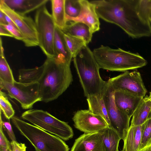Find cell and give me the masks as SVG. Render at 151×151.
I'll list each match as a JSON object with an SVG mask.
<instances>
[{
    "label": "cell",
    "instance_id": "cell-1",
    "mask_svg": "<svg viewBox=\"0 0 151 151\" xmlns=\"http://www.w3.org/2000/svg\"><path fill=\"white\" fill-rule=\"evenodd\" d=\"M71 62L61 56L47 58L40 66L19 69V82H37L42 101H53L67 89L73 81Z\"/></svg>",
    "mask_w": 151,
    "mask_h": 151
},
{
    "label": "cell",
    "instance_id": "cell-2",
    "mask_svg": "<svg viewBox=\"0 0 151 151\" xmlns=\"http://www.w3.org/2000/svg\"><path fill=\"white\" fill-rule=\"evenodd\" d=\"M100 18L115 24L132 38L151 36L150 18L142 9L140 0H105L99 11Z\"/></svg>",
    "mask_w": 151,
    "mask_h": 151
},
{
    "label": "cell",
    "instance_id": "cell-3",
    "mask_svg": "<svg viewBox=\"0 0 151 151\" xmlns=\"http://www.w3.org/2000/svg\"><path fill=\"white\" fill-rule=\"evenodd\" d=\"M74 67L87 97L101 93L106 81L99 73V68L92 51L87 45L73 58Z\"/></svg>",
    "mask_w": 151,
    "mask_h": 151
},
{
    "label": "cell",
    "instance_id": "cell-4",
    "mask_svg": "<svg viewBox=\"0 0 151 151\" xmlns=\"http://www.w3.org/2000/svg\"><path fill=\"white\" fill-rule=\"evenodd\" d=\"M92 52L99 68L111 71L126 72L143 67L147 63L139 54L119 48L101 45Z\"/></svg>",
    "mask_w": 151,
    "mask_h": 151
},
{
    "label": "cell",
    "instance_id": "cell-5",
    "mask_svg": "<svg viewBox=\"0 0 151 151\" xmlns=\"http://www.w3.org/2000/svg\"><path fill=\"white\" fill-rule=\"evenodd\" d=\"M13 124L34 147L35 151H69L68 146L60 138L14 116Z\"/></svg>",
    "mask_w": 151,
    "mask_h": 151
},
{
    "label": "cell",
    "instance_id": "cell-6",
    "mask_svg": "<svg viewBox=\"0 0 151 151\" xmlns=\"http://www.w3.org/2000/svg\"><path fill=\"white\" fill-rule=\"evenodd\" d=\"M21 117L23 120L64 140H68L73 136V129L67 122L46 111L31 109L24 112Z\"/></svg>",
    "mask_w": 151,
    "mask_h": 151
},
{
    "label": "cell",
    "instance_id": "cell-7",
    "mask_svg": "<svg viewBox=\"0 0 151 151\" xmlns=\"http://www.w3.org/2000/svg\"><path fill=\"white\" fill-rule=\"evenodd\" d=\"M34 21L38 34L39 46L47 58L57 56L54 44L56 25L45 5L37 10Z\"/></svg>",
    "mask_w": 151,
    "mask_h": 151
},
{
    "label": "cell",
    "instance_id": "cell-8",
    "mask_svg": "<svg viewBox=\"0 0 151 151\" xmlns=\"http://www.w3.org/2000/svg\"><path fill=\"white\" fill-rule=\"evenodd\" d=\"M0 87L6 91L10 97L19 102L23 109H31L35 103L42 101L37 82L22 83L15 81L12 83L0 81Z\"/></svg>",
    "mask_w": 151,
    "mask_h": 151
},
{
    "label": "cell",
    "instance_id": "cell-9",
    "mask_svg": "<svg viewBox=\"0 0 151 151\" xmlns=\"http://www.w3.org/2000/svg\"><path fill=\"white\" fill-rule=\"evenodd\" d=\"M114 92L112 87L106 81L102 93L109 119V127L116 132L124 141L129 127L130 118L116 106Z\"/></svg>",
    "mask_w": 151,
    "mask_h": 151
},
{
    "label": "cell",
    "instance_id": "cell-10",
    "mask_svg": "<svg viewBox=\"0 0 151 151\" xmlns=\"http://www.w3.org/2000/svg\"><path fill=\"white\" fill-rule=\"evenodd\" d=\"M0 10L15 23L23 37L22 41L27 47L39 46L38 34L35 24L30 17L19 14L9 8L3 0H0Z\"/></svg>",
    "mask_w": 151,
    "mask_h": 151
},
{
    "label": "cell",
    "instance_id": "cell-11",
    "mask_svg": "<svg viewBox=\"0 0 151 151\" xmlns=\"http://www.w3.org/2000/svg\"><path fill=\"white\" fill-rule=\"evenodd\" d=\"M114 91H126L144 98L147 91L139 72L126 71L107 81Z\"/></svg>",
    "mask_w": 151,
    "mask_h": 151
},
{
    "label": "cell",
    "instance_id": "cell-12",
    "mask_svg": "<svg viewBox=\"0 0 151 151\" xmlns=\"http://www.w3.org/2000/svg\"><path fill=\"white\" fill-rule=\"evenodd\" d=\"M72 119L75 127L84 133L99 132L109 127L102 117L88 109L77 111L74 113Z\"/></svg>",
    "mask_w": 151,
    "mask_h": 151
},
{
    "label": "cell",
    "instance_id": "cell-13",
    "mask_svg": "<svg viewBox=\"0 0 151 151\" xmlns=\"http://www.w3.org/2000/svg\"><path fill=\"white\" fill-rule=\"evenodd\" d=\"M79 2L81 6L80 14L76 18L66 17L67 22L73 21L83 23L89 27L92 34L99 31L100 29V22L95 5L86 0H79Z\"/></svg>",
    "mask_w": 151,
    "mask_h": 151
},
{
    "label": "cell",
    "instance_id": "cell-14",
    "mask_svg": "<svg viewBox=\"0 0 151 151\" xmlns=\"http://www.w3.org/2000/svg\"><path fill=\"white\" fill-rule=\"evenodd\" d=\"M114 98L117 107L130 118L144 98L120 90L114 91Z\"/></svg>",
    "mask_w": 151,
    "mask_h": 151
},
{
    "label": "cell",
    "instance_id": "cell-15",
    "mask_svg": "<svg viewBox=\"0 0 151 151\" xmlns=\"http://www.w3.org/2000/svg\"><path fill=\"white\" fill-rule=\"evenodd\" d=\"M70 151H105L99 132L84 133L76 139Z\"/></svg>",
    "mask_w": 151,
    "mask_h": 151
},
{
    "label": "cell",
    "instance_id": "cell-16",
    "mask_svg": "<svg viewBox=\"0 0 151 151\" xmlns=\"http://www.w3.org/2000/svg\"><path fill=\"white\" fill-rule=\"evenodd\" d=\"M5 4L16 12L26 15L45 5L49 0H3Z\"/></svg>",
    "mask_w": 151,
    "mask_h": 151
},
{
    "label": "cell",
    "instance_id": "cell-17",
    "mask_svg": "<svg viewBox=\"0 0 151 151\" xmlns=\"http://www.w3.org/2000/svg\"><path fill=\"white\" fill-rule=\"evenodd\" d=\"M62 30L65 34L82 39L87 45L91 41L93 34L89 27L83 23L69 21Z\"/></svg>",
    "mask_w": 151,
    "mask_h": 151
},
{
    "label": "cell",
    "instance_id": "cell-18",
    "mask_svg": "<svg viewBox=\"0 0 151 151\" xmlns=\"http://www.w3.org/2000/svg\"><path fill=\"white\" fill-rule=\"evenodd\" d=\"M141 125L129 126L127 131L122 150L139 151L141 139Z\"/></svg>",
    "mask_w": 151,
    "mask_h": 151
},
{
    "label": "cell",
    "instance_id": "cell-19",
    "mask_svg": "<svg viewBox=\"0 0 151 151\" xmlns=\"http://www.w3.org/2000/svg\"><path fill=\"white\" fill-rule=\"evenodd\" d=\"M151 110V100L144 98L132 115L130 126L141 125L148 119Z\"/></svg>",
    "mask_w": 151,
    "mask_h": 151
},
{
    "label": "cell",
    "instance_id": "cell-20",
    "mask_svg": "<svg viewBox=\"0 0 151 151\" xmlns=\"http://www.w3.org/2000/svg\"><path fill=\"white\" fill-rule=\"evenodd\" d=\"M88 109L93 113L102 117L110 124L109 119L103 99L102 92L100 94L87 98Z\"/></svg>",
    "mask_w": 151,
    "mask_h": 151
},
{
    "label": "cell",
    "instance_id": "cell-21",
    "mask_svg": "<svg viewBox=\"0 0 151 151\" xmlns=\"http://www.w3.org/2000/svg\"><path fill=\"white\" fill-rule=\"evenodd\" d=\"M52 15L55 25L62 30L67 23L65 0H51Z\"/></svg>",
    "mask_w": 151,
    "mask_h": 151
},
{
    "label": "cell",
    "instance_id": "cell-22",
    "mask_svg": "<svg viewBox=\"0 0 151 151\" xmlns=\"http://www.w3.org/2000/svg\"><path fill=\"white\" fill-rule=\"evenodd\" d=\"M99 132L105 151H119V145L121 139L116 132L108 127Z\"/></svg>",
    "mask_w": 151,
    "mask_h": 151
},
{
    "label": "cell",
    "instance_id": "cell-23",
    "mask_svg": "<svg viewBox=\"0 0 151 151\" xmlns=\"http://www.w3.org/2000/svg\"><path fill=\"white\" fill-rule=\"evenodd\" d=\"M54 44L57 56H62L71 62L73 58L66 45L64 37V33L56 26L55 31Z\"/></svg>",
    "mask_w": 151,
    "mask_h": 151
},
{
    "label": "cell",
    "instance_id": "cell-24",
    "mask_svg": "<svg viewBox=\"0 0 151 151\" xmlns=\"http://www.w3.org/2000/svg\"><path fill=\"white\" fill-rule=\"evenodd\" d=\"M0 45V81L13 83L15 80L12 70L5 58L1 37Z\"/></svg>",
    "mask_w": 151,
    "mask_h": 151
},
{
    "label": "cell",
    "instance_id": "cell-25",
    "mask_svg": "<svg viewBox=\"0 0 151 151\" xmlns=\"http://www.w3.org/2000/svg\"><path fill=\"white\" fill-rule=\"evenodd\" d=\"M64 37L68 49L73 58L87 45L82 39L64 33Z\"/></svg>",
    "mask_w": 151,
    "mask_h": 151
},
{
    "label": "cell",
    "instance_id": "cell-26",
    "mask_svg": "<svg viewBox=\"0 0 151 151\" xmlns=\"http://www.w3.org/2000/svg\"><path fill=\"white\" fill-rule=\"evenodd\" d=\"M0 111L2 112L6 118L8 120L14 116L15 111L8 99L7 94L0 90Z\"/></svg>",
    "mask_w": 151,
    "mask_h": 151
},
{
    "label": "cell",
    "instance_id": "cell-27",
    "mask_svg": "<svg viewBox=\"0 0 151 151\" xmlns=\"http://www.w3.org/2000/svg\"><path fill=\"white\" fill-rule=\"evenodd\" d=\"M141 139L139 151H141L151 141V118L141 125Z\"/></svg>",
    "mask_w": 151,
    "mask_h": 151
},
{
    "label": "cell",
    "instance_id": "cell-28",
    "mask_svg": "<svg viewBox=\"0 0 151 151\" xmlns=\"http://www.w3.org/2000/svg\"><path fill=\"white\" fill-rule=\"evenodd\" d=\"M65 9L66 17H77L81 11L79 0H65Z\"/></svg>",
    "mask_w": 151,
    "mask_h": 151
},
{
    "label": "cell",
    "instance_id": "cell-29",
    "mask_svg": "<svg viewBox=\"0 0 151 151\" xmlns=\"http://www.w3.org/2000/svg\"><path fill=\"white\" fill-rule=\"evenodd\" d=\"M0 124L2 126L3 128L6 131L9 138L11 141H17L9 120L3 121L2 119L1 114Z\"/></svg>",
    "mask_w": 151,
    "mask_h": 151
},
{
    "label": "cell",
    "instance_id": "cell-30",
    "mask_svg": "<svg viewBox=\"0 0 151 151\" xmlns=\"http://www.w3.org/2000/svg\"><path fill=\"white\" fill-rule=\"evenodd\" d=\"M7 29L16 39L22 41L23 37L20 32L13 26L9 24L0 25Z\"/></svg>",
    "mask_w": 151,
    "mask_h": 151
},
{
    "label": "cell",
    "instance_id": "cell-31",
    "mask_svg": "<svg viewBox=\"0 0 151 151\" xmlns=\"http://www.w3.org/2000/svg\"><path fill=\"white\" fill-rule=\"evenodd\" d=\"M11 142L6 137L3 130L2 126L0 124V147L10 149Z\"/></svg>",
    "mask_w": 151,
    "mask_h": 151
},
{
    "label": "cell",
    "instance_id": "cell-32",
    "mask_svg": "<svg viewBox=\"0 0 151 151\" xmlns=\"http://www.w3.org/2000/svg\"><path fill=\"white\" fill-rule=\"evenodd\" d=\"M11 142L10 151H26L27 147L24 143L13 141Z\"/></svg>",
    "mask_w": 151,
    "mask_h": 151
},
{
    "label": "cell",
    "instance_id": "cell-33",
    "mask_svg": "<svg viewBox=\"0 0 151 151\" xmlns=\"http://www.w3.org/2000/svg\"><path fill=\"white\" fill-rule=\"evenodd\" d=\"M0 35L13 37V36L7 29L0 25Z\"/></svg>",
    "mask_w": 151,
    "mask_h": 151
},
{
    "label": "cell",
    "instance_id": "cell-34",
    "mask_svg": "<svg viewBox=\"0 0 151 151\" xmlns=\"http://www.w3.org/2000/svg\"><path fill=\"white\" fill-rule=\"evenodd\" d=\"M6 14L0 10V25L7 24L5 18Z\"/></svg>",
    "mask_w": 151,
    "mask_h": 151
},
{
    "label": "cell",
    "instance_id": "cell-35",
    "mask_svg": "<svg viewBox=\"0 0 151 151\" xmlns=\"http://www.w3.org/2000/svg\"><path fill=\"white\" fill-rule=\"evenodd\" d=\"M6 19L8 24L10 25L13 27L19 30L17 27L14 22L6 14L5 15Z\"/></svg>",
    "mask_w": 151,
    "mask_h": 151
},
{
    "label": "cell",
    "instance_id": "cell-36",
    "mask_svg": "<svg viewBox=\"0 0 151 151\" xmlns=\"http://www.w3.org/2000/svg\"><path fill=\"white\" fill-rule=\"evenodd\" d=\"M140 151H151V142Z\"/></svg>",
    "mask_w": 151,
    "mask_h": 151
},
{
    "label": "cell",
    "instance_id": "cell-37",
    "mask_svg": "<svg viewBox=\"0 0 151 151\" xmlns=\"http://www.w3.org/2000/svg\"><path fill=\"white\" fill-rule=\"evenodd\" d=\"M0 151H10V149L4 148V147H0Z\"/></svg>",
    "mask_w": 151,
    "mask_h": 151
},
{
    "label": "cell",
    "instance_id": "cell-38",
    "mask_svg": "<svg viewBox=\"0 0 151 151\" xmlns=\"http://www.w3.org/2000/svg\"><path fill=\"white\" fill-rule=\"evenodd\" d=\"M148 97L151 100V91L150 93L149 96Z\"/></svg>",
    "mask_w": 151,
    "mask_h": 151
},
{
    "label": "cell",
    "instance_id": "cell-39",
    "mask_svg": "<svg viewBox=\"0 0 151 151\" xmlns=\"http://www.w3.org/2000/svg\"><path fill=\"white\" fill-rule=\"evenodd\" d=\"M150 118H151V111H150V115H149V119Z\"/></svg>",
    "mask_w": 151,
    "mask_h": 151
},
{
    "label": "cell",
    "instance_id": "cell-40",
    "mask_svg": "<svg viewBox=\"0 0 151 151\" xmlns=\"http://www.w3.org/2000/svg\"><path fill=\"white\" fill-rule=\"evenodd\" d=\"M150 21L151 22V14L150 17Z\"/></svg>",
    "mask_w": 151,
    "mask_h": 151
},
{
    "label": "cell",
    "instance_id": "cell-41",
    "mask_svg": "<svg viewBox=\"0 0 151 151\" xmlns=\"http://www.w3.org/2000/svg\"><path fill=\"white\" fill-rule=\"evenodd\" d=\"M151 142H151H150V143ZM148 145H149V144H148Z\"/></svg>",
    "mask_w": 151,
    "mask_h": 151
},
{
    "label": "cell",
    "instance_id": "cell-42",
    "mask_svg": "<svg viewBox=\"0 0 151 151\" xmlns=\"http://www.w3.org/2000/svg\"><path fill=\"white\" fill-rule=\"evenodd\" d=\"M123 151V150H122V151Z\"/></svg>",
    "mask_w": 151,
    "mask_h": 151
}]
</instances>
